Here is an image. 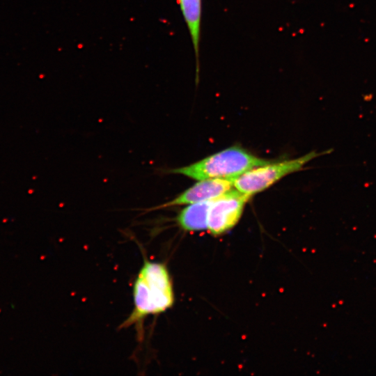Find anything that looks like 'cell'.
Instances as JSON below:
<instances>
[{
  "mask_svg": "<svg viewBox=\"0 0 376 376\" xmlns=\"http://www.w3.org/2000/svg\"><path fill=\"white\" fill-rule=\"evenodd\" d=\"M134 307L120 328H141L146 318L159 315L174 303L169 272L162 263L144 260L133 285Z\"/></svg>",
  "mask_w": 376,
  "mask_h": 376,
  "instance_id": "1",
  "label": "cell"
},
{
  "mask_svg": "<svg viewBox=\"0 0 376 376\" xmlns=\"http://www.w3.org/2000/svg\"><path fill=\"white\" fill-rule=\"evenodd\" d=\"M271 161L260 158L238 146H232L187 166L170 169L167 173L201 180L233 178Z\"/></svg>",
  "mask_w": 376,
  "mask_h": 376,
  "instance_id": "2",
  "label": "cell"
},
{
  "mask_svg": "<svg viewBox=\"0 0 376 376\" xmlns=\"http://www.w3.org/2000/svg\"><path fill=\"white\" fill-rule=\"evenodd\" d=\"M321 155L313 151L298 158L274 163L270 162L253 168L235 179L234 187L252 196L269 188L283 177L301 170L306 163Z\"/></svg>",
  "mask_w": 376,
  "mask_h": 376,
  "instance_id": "3",
  "label": "cell"
},
{
  "mask_svg": "<svg viewBox=\"0 0 376 376\" xmlns=\"http://www.w3.org/2000/svg\"><path fill=\"white\" fill-rule=\"evenodd\" d=\"M251 196L232 189L212 201L207 217V230L214 235L233 228L240 219L246 203Z\"/></svg>",
  "mask_w": 376,
  "mask_h": 376,
  "instance_id": "4",
  "label": "cell"
},
{
  "mask_svg": "<svg viewBox=\"0 0 376 376\" xmlns=\"http://www.w3.org/2000/svg\"><path fill=\"white\" fill-rule=\"evenodd\" d=\"M234 181L233 178L201 180L172 200L159 205L143 209V210L150 212L173 206L214 200L233 189Z\"/></svg>",
  "mask_w": 376,
  "mask_h": 376,
  "instance_id": "5",
  "label": "cell"
},
{
  "mask_svg": "<svg viewBox=\"0 0 376 376\" xmlns=\"http://www.w3.org/2000/svg\"><path fill=\"white\" fill-rule=\"evenodd\" d=\"M191 36L196 56V80L199 75V42L201 22V0H178Z\"/></svg>",
  "mask_w": 376,
  "mask_h": 376,
  "instance_id": "6",
  "label": "cell"
},
{
  "mask_svg": "<svg viewBox=\"0 0 376 376\" xmlns=\"http://www.w3.org/2000/svg\"><path fill=\"white\" fill-rule=\"evenodd\" d=\"M212 201L189 204L176 217L177 224L189 232L207 229L208 212Z\"/></svg>",
  "mask_w": 376,
  "mask_h": 376,
  "instance_id": "7",
  "label": "cell"
}]
</instances>
